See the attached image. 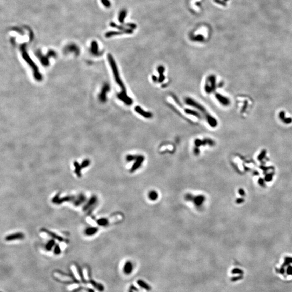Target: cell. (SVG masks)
Returning <instances> with one entry per match:
<instances>
[{"instance_id": "cell-16", "label": "cell", "mask_w": 292, "mask_h": 292, "mask_svg": "<svg viewBox=\"0 0 292 292\" xmlns=\"http://www.w3.org/2000/svg\"><path fill=\"white\" fill-rule=\"evenodd\" d=\"M124 34H126V33L125 32H123V31H110V32H108L107 33H105V38H110V37H112V36H118V35H121Z\"/></svg>"}, {"instance_id": "cell-1", "label": "cell", "mask_w": 292, "mask_h": 292, "mask_svg": "<svg viewBox=\"0 0 292 292\" xmlns=\"http://www.w3.org/2000/svg\"><path fill=\"white\" fill-rule=\"evenodd\" d=\"M107 59L109 63L110 66L111 68V70H112L113 72V75L114 76L116 83L120 86V87L121 89V92L119 93V94H118L117 95L118 98L121 101H122V102H123L127 105H131L133 103V100L132 99L129 97L127 95L126 88L120 77L119 70H118V68L116 64L115 60L114 59L113 56L110 54H108L107 55Z\"/></svg>"}, {"instance_id": "cell-22", "label": "cell", "mask_w": 292, "mask_h": 292, "mask_svg": "<svg viewBox=\"0 0 292 292\" xmlns=\"http://www.w3.org/2000/svg\"><path fill=\"white\" fill-rule=\"evenodd\" d=\"M137 283L141 287L147 290H150L151 289V287L150 286L147 284V283H146L145 282H144V281L141 280H138Z\"/></svg>"}, {"instance_id": "cell-28", "label": "cell", "mask_w": 292, "mask_h": 292, "mask_svg": "<svg viewBox=\"0 0 292 292\" xmlns=\"http://www.w3.org/2000/svg\"><path fill=\"white\" fill-rule=\"evenodd\" d=\"M55 242L54 240H51L49 241L46 246V248L47 250L51 251L52 249V248L54 247V246L55 245Z\"/></svg>"}, {"instance_id": "cell-19", "label": "cell", "mask_w": 292, "mask_h": 292, "mask_svg": "<svg viewBox=\"0 0 292 292\" xmlns=\"http://www.w3.org/2000/svg\"><path fill=\"white\" fill-rule=\"evenodd\" d=\"M158 70L159 73V82H162L165 80V76L163 75V73L165 71V68L162 66H160L158 67Z\"/></svg>"}, {"instance_id": "cell-3", "label": "cell", "mask_w": 292, "mask_h": 292, "mask_svg": "<svg viewBox=\"0 0 292 292\" xmlns=\"http://www.w3.org/2000/svg\"><path fill=\"white\" fill-rule=\"evenodd\" d=\"M21 51L22 52V55L23 59L25 60V61L29 65V66L32 68L34 73V76L35 79L37 81H41L42 80V76L39 72L38 67H37V66L34 62L32 60V59L29 57V56L26 51V44H23V45L21 46Z\"/></svg>"}, {"instance_id": "cell-23", "label": "cell", "mask_w": 292, "mask_h": 292, "mask_svg": "<svg viewBox=\"0 0 292 292\" xmlns=\"http://www.w3.org/2000/svg\"><path fill=\"white\" fill-rule=\"evenodd\" d=\"M85 200H86L85 196L81 194L79 196L77 199L75 200V202H74V204L76 206H80L81 204H82L85 201Z\"/></svg>"}, {"instance_id": "cell-33", "label": "cell", "mask_w": 292, "mask_h": 292, "mask_svg": "<svg viewBox=\"0 0 292 292\" xmlns=\"http://www.w3.org/2000/svg\"><path fill=\"white\" fill-rule=\"evenodd\" d=\"M61 252V248L59 246V245H56L55 247V249H54V253L56 255L60 254Z\"/></svg>"}, {"instance_id": "cell-37", "label": "cell", "mask_w": 292, "mask_h": 292, "mask_svg": "<svg viewBox=\"0 0 292 292\" xmlns=\"http://www.w3.org/2000/svg\"><path fill=\"white\" fill-rule=\"evenodd\" d=\"M130 289H131V290H135V291H138V288H136V287H135L134 286H133V285H131V286H130Z\"/></svg>"}, {"instance_id": "cell-39", "label": "cell", "mask_w": 292, "mask_h": 292, "mask_svg": "<svg viewBox=\"0 0 292 292\" xmlns=\"http://www.w3.org/2000/svg\"><path fill=\"white\" fill-rule=\"evenodd\" d=\"M279 273H281V274H283L284 273V269L283 268H280V269L279 270Z\"/></svg>"}, {"instance_id": "cell-8", "label": "cell", "mask_w": 292, "mask_h": 292, "mask_svg": "<svg viewBox=\"0 0 292 292\" xmlns=\"http://www.w3.org/2000/svg\"><path fill=\"white\" fill-rule=\"evenodd\" d=\"M110 90V86L108 83H105L101 90V92L99 95V99L102 102H104L107 100V97L106 94Z\"/></svg>"}, {"instance_id": "cell-35", "label": "cell", "mask_w": 292, "mask_h": 292, "mask_svg": "<svg viewBox=\"0 0 292 292\" xmlns=\"http://www.w3.org/2000/svg\"><path fill=\"white\" fill-rule=\"evenodd\" d=\"M242 279V276H236V277H233L231 279V280L232 281H238L239 280Z\"/></svg>"}, {"instance_id": "cell-41", "label": "cell", "mask_w": 292, "mask_h": 292, "mask_svg": "<svg viewBox=\"0 0 292 292\" xmlns=\"http://www.w3.org/2000/svg\"><path fill=\"white\" fill-rule=\"evenodd\" d=\"M128 292H134V291H133V290H131V289H130V290H129V291H128Z\"/></svg>"}, {"instance_id": "cell-21", "label": "cell", "mask_w": 292, "mask_h": 292, "mask_svg": "<svg viewBox=\"0 0 292 292\" xmlns=\"http://www.w3.org/2000/svg\"><path fill=\"white\" fill-rule=\"evenodd\" d=\"M74 166L75 167V172L76 173V174L77 175V176L79 177H80L81 176V171L82 169L81 166V165H80V164L77 162V161H75V162H74Z\"/></svg>"}, {"instance_id": "cell-12", "label": "cell", "mask_w": 292, "mask_h": 292, "mask_svg": "<svg viewBox=\"0 0 292 292\" xmlns=\"http://www.w3.org/2000/svg\"><path fill=\"white\" fill-rule=\"evenodd\" d=\"M135 110L136 113H138L140 115L142 116L146 119H151L152 117L153 114L150 112H147V111H145L144 109H142L140 106H136L135 108Z\"/></svg>"}, {"instance_id": "cell-14", "label": "cell", "mask_w": 292, "mask_h": 292, "mask_svg": "<svg viewBox=\"0 0 292 292\" xmlns=\"http://www.w3.org/2000/svg\"><path fill=\"white\" fill-rule=\"evenodd\" d=\"M97 201V197L95 196H92L91 198L89 200V201L88 202V203H87L85 206L83 208V210L86 211L87 210H88L89 209H90L91 207L92 206H94V205L96 203Z\"/></svg>"}, {"instance_id": "cell-17", "label": "cell", "mask_w": 292, "mask_h": 292, "mask_svg": "<svg viewBox=\"0 0 292 292\" xmlns=\"http://www.w3.org/2000/svg\"><path fill=\"white\" fill-rule=\"evenodd\" d=\"M123 270L125 274H129L133 270V265L131 262H127L123 267Z\"/></svg>"}, {"instance_id": "cell-24", "label": "cell", "mask_w": 292, "mask_h": 292, "mask_svg": "<svg viewBox=\"0 0 292 292\" xmlns=\"http://www.w3.org/2000/svg\"><path fill=\"white\" fill-rule=\"evenodd\" d=\"M191 40L193 41L202 42L204 41V37L201 34H197L195 36H193L191 38Z\"/></svg>"}, {"instance_id": "cell-5", "label": "cell", "mask_w": 292, "mask_h": 292, "mask_svg": "<svg viewBox=\"0 0 292 292\" xmlns=\"http://www.w3.org/2000/svg\"><path fill=\"white\" fill-rule=\"evenodd\" d=\"M36 55H37V56H38L40 59V61H41V62L42 63V64L43 65V66H49V58L51 57V56H55L56 53H55V52H54L53 51H50L49 52L48 54H47V56H43L41 54V53L40 52H38L36 53Z\"/></svg>"}, {"instance_id": "cell-20", "label": "cell", "mask_w": 292, "mask_h": 292, "mask_svg": "<svg viewBox=\"0 0 292 292\" xmlns=\"http://www.w3.org/2000/svg\"><path fill=\"white\" fill-rule=\"evenodd\" d=\"M98 228L97 227H90L88 228H87L85 230V234L87 235H93L95 233H97L98 231Z\"/></svg>"}, {"instance_id": "cell-31", "label": "cell", "mask_w": 292, "mask_h": 292, "mask_svg": "<svg viewBox=\"0 0 292 292\" xmlns=\"http://www.w3.org/2000/svg\"><path fill=\"white\" fill-rule=\"evenodd\" d=\"M101 3L103 4L104 6L107 8H109L111 6V3L109 1V0H101Z\"/></svg>"}, {"instance_id": "cell-29", "label": "cell", "mask_w": 292, "mask_h": 292, "mask_svg": "<svg viewBox=\"0 0 292 292\" xmlns=\"http://www.w3.org/2000/svg\"><path fill=\"white\" fill-rule=\"evenodd\" d=\"M90 161H89V160H88V159L84 160L82 162L81 165V166L82 169H83V168H86V167H87L88 166H89V165H90Z\"/></svg>"}, {"instance_id": "cell-11", "label": "cell", "mask_w": 292, "mask_h": 292, "mask_svg": "<svg viewBox=\"0 0 292 292\" xmlns=\"http://www.w3.org/2000/svg\"><path fill=\"white\" fill-rule=\"evenodd\" d=\"M24 235L23 233H16L10 235H8L5 237V240L7 241H14L17 240H22L24 239Z\"/></svg>"}, {"instance_id": "cell-2", "label": "cell", "mask_w": 292, "mask_h": 292, "mask_svg": "<svg viewBox=\"0 0 292 292\" xmlns=\"http://www.w3.org/2000/svg\"><path fill=\"white\" fill-rule=\"evenodd\" d=\"M185 102L188 105H190V106H191L193 107L196 108L198 110H199L203 114H204V115L205 116V117H206V120H207V122H208V123L209 124V125L211 127H214L216 126V122L215 120L210 114H208V113L206 109H205L201 104L198 103L196 101L193 100L192 98H189V97L186 98Z\"/></svg>"}, {"instance_id": "cell-4", "label": "cell", "mask_w": 292, "mask_h": 292, "mask_svg": "<svg viewBox=\"0 0 292 292\" xmlns=\"http://www.w3.org/2000/svg\"><path fill=\"white\" fill-rule=\"evenodd\" d=\"M184 199L186 201L193 202L196 207H198L203 204L205 200V197L202 195L194 196L192 194L187 193L184 196Z\"/></svg>"}, {"instance_id": "cell-32", "label": "cell", "mask_w": 292, "mask_h": 292, "mask_svg": "<svg viewBox=\"0 0 292 292\" xmlns=\"http://www.w3.org/2000/svg\"><path fill=\"white\" fill-rule=\"evenodd\" d=\"M232 273L233 274H243V271L239 268H235L232 270Z\"/></svg>"}, {"instance_id": "cell-7", "label": "cell", "mask_w": 292, "mask_h": 292, "mask_svg": "<svg viewBox=\"0 0 292 292\" xmlns=\"http://www.w3.org/2000/svg\"><path fill=\"white\" fill-rule=\"evenodd\" d=\"M74 198H75V197H74L73 196H67L63 197L62 198H60L59 195L57 194L53 198L52 201H53V202H54L56 204H60V203L64 202L72 201L73 200H74Z\"/></svg>"}, {"instance_id": "cell-40", "label": "cell", "mask_w": 292, "mask_h": 292, "mask_svg": "<svg viewBox=\"0 0 292 292\" xmlns=\"http://www.w3.org/2000/svg\"><path fill=\"white\" fill-rule=\"evenodd\" d=\"M196 4L197 6H201V3L200 2H196Z\"/></svg>"}, {"instance_id": "cell-13", "label": "cell", "mask_w": 292, "mask_h": 292, "mask_svg": "<svg viewBox=\"0 0 292 292\" xmlns=\"http://www.w3.org/2000/svg\"><path fill=\"white\" fill-rule=\"evenodd\" d=\"M91 53L95 56H99L100 55V53L98 51V46L97 42L94 41H92L91 43V49H90Z\"/></svg>"}, {"instance_id": "cell-30", "label": "cell", "mask_w": 292, "mask_h": 292, "mask_svg": "<svg viewBox=\"0 0 292 292\" xmlns=\"http://www.w3.org/2000/svg\"><path fill=\"white\" fill-rule=\"evenodd\" d=\"M125 26L126 27H128L129 28L132 29H135L137 27V26H136V24L133 23H127L125 24Z\"/></svg>"}, {"instance_id": "cell-38", "label": "cell", "mask_w": 292, "mask_h": 292, "mask_svg": "<svg viewBox=\"0 0 292 292\" xmlns=\"http://www.w3.org/2000/svg\"><path fill=\"white\" fill-rule=\"evenodd\" d=\"M285 262L287 264H288V263H292V258H287V259H286V260H285Z\"/></svg>"}, {"instance_id": "cell-26", "label": "cell", "mask_w": 292, "mask_h": 292, "mask_svg": "<svg viewBox=\"0 0 292 292\" xmlns=\"http://www.w3.org/2000/svg\"><path fill=\"white\" fill-rule=\"evenodd\" d=\"M185 112H186V113H187V114H188L195 116H196V117H198V118H201V115H200V114L199 113H197V111H194V110H191V109H185Z\"/></svg>"}, {"instance_id": "cell-6", "label": "cell", "mask_w": 292, "mask_h": 292, "mask_svg": "<svg viewBox=\"0 0 292 292\" xmlns=\"http://www.w3.org/2000/svg\"><path fill=\"white\" fill-rule=\"evenodd\" d=\"M144 160H145V158L142 155H138L137 158H136L134 160L135 163H134L133 166L131 168V169H130V172L133 173V172H134L136 170H137L139 168H140L141 167V166L142 165V163L144 162Z\"/></svg>"}, {"instance_id": "cell-34", "label": "cell", "mask_w": 292, "mask_h": 292, "mask_svg": "<svg viewBox=\"0 0 292 292\" xmlns=\"http://www.w3.org/2000/svg\"><path fill=\"white\" fill-rule=\"evenodd\" d=\"M288 275H292V266H289L286 270Z\"/></svg>"}, {"instance_id": "cell-36", "label": "cell", "mask_w": 292, "mask_h": 292, "mask_svg": "<svg viewBox=\"0 0 292 292\" xmlns=\"http://www.w3.org/2000/svg\"><path fill=\"white\" fill-rule=\"evenodd\" d=\"M214 1L216 3H217L220 4L222 5H226L225 3L222 1H221V0H214Z\"/></svg>"}, {"instance_id": "cell-18", "label": "cell", "mask_w": 292, "mask_h": 292, "mask_svg": "<svg viewBox=\"0 0 292 292\" xmlns=\"http://www.w3.org/2000/svg\"><path fill=\"white\" fill-rule=\"evenodd\" d=\"M127 15V10L126 9H123L120 12L119 15V21L121 23H123Z\"/></svg>"}, {"instance_id": "cell-9", "label": "cell", "mask_w": 292, "mask_h": 292, "mask_svg": "<svg viewBox=\"0 0 292 292\" xmlns=\"http://www.w3.org/2000/svg\"><path fill=\"white\" fill-rule=\"evenodd\" d=\"M54 275L56 278H57L61 281H63L65 282H72L73 281H74V279L72 278L71 276L67 275L66 274H63L61 273L55 272Z\"/></svg>"}, {"instance_id": "cell-27", "label": "cell", "mask_w": 292, "mask_h": 292, "mask_svg": "<svg viewBox=\"0 0 292 292\" xmlns=\"http://www.w3.org/2000/svg\"><path fill=\"white\" fill-rule=\"evenodd\" d=\"M149 197L150 199L152 201L156 200L158 197V194L156 191H151L149 194Z\"/></svg>"}, {"instance_id": "cell-10", "label": "cell", "mask_w": 292, "mask_h": 292, "mask_svg": "<svg viewBox=\"0 0 292 292\" xmlns=\"http://www.w3.org/2000/svg\"><path fill=\"white\" fill-rule=\"evenodd\" d=\"M110 26L111 27H112V28H116V29H119L120 30L123 31V32H125L126 33V34H132L134 33V31H133V29H130V28H127L123 26L118 25V24H116L115 23H114L113 22H111L110 23Z\"/></svg>"}, {"instance_id": "cell-25", "label": "cell", "mask_w": 292, "mask_h": 292, "mask_svg": "<svg viewBox=\"0 0 292 292\" xmlns=\"http://www.w3.org/2000/svg\"><path fill=\"white\" fill-rule=\"evenodd\" d=\"M97 223L98 225L101 226H106L108 225L109 221L106 218H101L97 221Z\"/></svg>"}, {"instance_id": "cell-15", "label": "cell", "mask_w": 292, "mask_h": 292, "mask_svg": "<svg viewBox=\"0 0 292 292\" xmlns=\"http://www.w3.org/2000/svg\"><path fill=\"white\" fill-rule=\"evenodd\" d=\"M41 231L46 232V233H47L49 235H50L51 237H52L53 238H54V239H56L57 240H58V241H64V239H63V238H62L61 237H60V236H59V235H57V234H56L55 233H53V232H52L51 231H49V230H48V229H41Z\"/></svg>"}]
</instances>
